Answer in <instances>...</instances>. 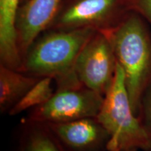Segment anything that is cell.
<instances>
[{
	"mask_svg": "<svg viewBox=\"0 0 151 151\" xmlns=\"http://www.w3.org/2000/svg\"><path fill=\"white\" fill-rule=\"evenodd\" d=\"M11 151H68L44 122L22 119Z\"/></svg>",
	"mask_w": 151,
	"mask_h": 151,
	"instance_id": "10",
	"label": "cell"
},
{
	"mask_svg": "<svg viewBox=\"0 0 151 151\" xmlns=\"http://www.w3.org/2000/svg\"><path fill=\"white\" fill-rule=\"evenodd\" d=\"M63 0H26L19 7L16 27L22 60L35 41L48 29Z\"/></svg>",
	"mask_w": 151,
	"mask_h": 151,
	"instance_id": "7",
	"label": "cell"
},
{
	"mask_svg": "<svg viewBox=\"0 0 151 151\" xmlns=\"http://www.w3.org/2000/svg\"><path fill=\"white\" fill-rule=\"evenodd\" d=\"M139 117L151 135V84L143 96Z\"/></svg>",
	"mask_w": 151,
	"mask_h": 151,
	"instance_id": "13",
	"label": "cell"
},
{
	"mask_svg": "<svg viewBox=\"0 0 151 151\" xmlns=\"http://www.w3.org/2000/svg\"><path fill=\"white\" fill-rule=\"evenodd\" d=\"M127 7L143 17L151 26V0H127Z\"/></svg>",
	"mask_w": 151,
	"mask_h": 151,
	"instance_id": "14",
	"label": "cell"
},
{
	"mask_svg": "<svg viewBox=\"0 0 151 151\" xmlns=\"http://www.w3.org/2000/svg\"><path fill=\"white\" fill-rule=\"evenodd\" d=\"M26 0H21V1H22V2H24V1H25Z\"/></svg>",
	"mask_w": 151,
	"mask_h": 151,
	"instance_id": "16",
	"label": "cell"
},
{
	"mask_svg": "<svg viewBox=\"0 0 151 151\" xmlns=\"http://www.w3.org/2000/svg\"><path fill=\"white\" fill-rule=\"evenodd\" d=\"M53 81L50 77L41 78L11 109L9 113V116H17L24 111L32 110L46 103L55 92L52 88Z\"/></svg>",
	"mask_w": 151,
	"mask_h": 151,
	"instance_id": "12",
	"label": "cell"
},
{
	"mask_svg": "<svg viewBox=\"0 0 151 151\" xmlns=\"http://www.w3.org/2000/svg\"><path fill=\"white\" fill-rule=\"evenodd\" d=\"M113 151H138L137 150H116Z\"/></svg>",
	"mask_w": 151,
	"mask_h": 151,
	"instance_id": "15",
	"label": "cell"
},
{
	"mask_svg": "<svg viewBox=\"0 0 151 151\" xmlns=\"http://www.w3.org/2000/svg\"><path fill=\"white\" fill-rule=\"evenodd\" d=\"M127 0H71L62 5L48 29L73 30L90 28L100 32L110 31L124 16Z\"/></svg>",
	"mask_w": 151,
	"mask_h": 151,
	"instance_id": "4",
	"label": "cell"
},
{
	"mask_svg": "<svg viewBox=\"0 0 151 151\" xmlns=\"http://www.w3.org/2000/svg\"><path fill=\"white\" fill-rule=\"evenodd\" d=\"M97 118L110 137L107 151H151V135L132 110L123 71L118 64L114 81L104 95Z\"/></svg>",
	"mask_w": 151,
	"mask_h": 151,
	"instance_id": "3",
	"label": "cell"
},
{
	"mask_svg": "<svg viewBox=\"0 0 151 151\" xmlns=\"http://www.w3.org/2000/svg\"><path fill=\"white\" fill-rule=\"evenodd\" d=\"M117 65L108 35L96 31L81 50L75 71L83 86L104 96L114 81Z\"/></svg>",
	"mask_w": 151,
	"mask_h": 151,
	"instance_id": "6",
	"label": "cell"
},
{
	"mask_svg": "<svg viewBox=\"0 0 151 151\" xmlns=\"http://www.w3.org/2000/svg\"><path fill=\"white\" fill-rule=\"evenodd\" d=\"M95 32L90 28L46 30L29 47L23 58L21 71L39 78H52L56 90L83 86L76 73V62Z\"/></svg>",
	"mask_w": 151,
	"mask_h": 151,
	"instance_id": "1",
	"label": "cell"
},
{
	"mask_svg": "<svg viewBox=\"0 0 151 151\" xmlns=\"http://www.w3.org/2000/svg\"><path fill=\"white\" fill-rule=\"evenodd\" d=\"M108 35L124 73L132 110L139 116L141 100L151 84V34L139 14L124 16Z\"/></svg>",
	"mask_w": 151,
	"mask_h": 151,
	"instance_id": "2",
	"label": "cell"
},
{
	"mask_svg": "<svg viewBox=\"0 0 151 151\" xmlns=\"http://www.w3.org/2000/svg\"><path fill=\"white\" fill-rule=\"evenodd\" d=\"M21 0H0V65L21 71L16 22Z\"/></svg>",
	"mask_w": 151,
	"mask_h": 151,
	"instance_id": "9",
	"label": "cell"
},
{
	"mask_svg": "<svg viewBox=\"0 0 151 151\" xmlns=\"http://www.w3.org/2000/svg\"><path fill=\"white\" fill-rule=\"evenodd\" d=\"M46 124L68 151H107L110 137L97 118Z\"/></svg>",
	"mask_w": 151,
	"mask_h": 151,
	"instance_id": "8",
	"label": "cell"
},
{
	"mask_svg": "<svg viewBox=\"0 0 151 151\" xmlns=\"http://www.w3.org/2000/svg\"><path fill=\"white\" fill-rule=\"evenodd\" d=\"M104 96L83 86L56 90L46 103L32 109L27 118L49 123L97 118Z\"/></svg>",
	"mask_w": 151,
	"mask_h": 151,
	"instance_id": "5",
	"label": "cell"
},
{
	"mask_svg": "<svg viewBox=\"0 0 151 151\" xmlns=\"http://www.w3.org/2000/svg\"><path fill=\"white\" fill-rule=\"evenodd\" d=\"M42 78L0 65V111L9 113Z\"/></svg>",
	"mask_w": 151,
	"mask_h": 151,
	"instance_id": "11",
	"label": "cell"
}]
</instances>
